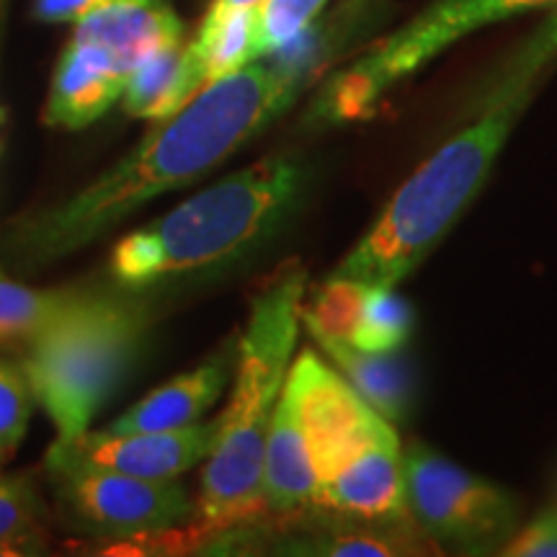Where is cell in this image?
<instances>
[{"instance_id": "6da1fadb", "label": "cell", "mask_w": 557, "mask_h": 557, "mask_svg": "<svg viewBox=\"0 0 557 557\" xmlns=\"http://www.w3.org/2000/svg\"><path fill=\"white\" fill-rule=\"evenodd\" d=\"M299 90L269 60L248 62L209 83L99 178L60 205L21 220L5 238V248L26 267H41L86 248L148 201L184 189L225 163L282 116Z\"/></svg>"}, {"instance_id": "7a4b0ae2", "label": "cell", "mask_w": 557, "mask_h": 557, "mask_svg": "<svg viewBox=\"0 0 557 557\" xmlns=\"http://www.w3.org/2000/svg\"><path fill=\"white\" fill-rule=\"evenodd\" d=\"M302 269L282 271L250 305L233 369V393L220 416V434L201 472V493L189 545L269 521L263 498V465L271 423L292 367L305 302Z\"/></svg>"}, {"instance_id": "3957f363", "label": "cell", "mask_w": 557, "mask_h": 557, "mask_svg": "<svg viewBox=\"0 0 557 557\" xmlns=\"http://www.w3.org/2000/svg\"><path fill=\"white\" fill-rule=\"evenodd\" d=\"M308 169L274 156L218 181L111 250V274L127 289L189 282L250 259L287 225Z\"/></svg>"}, {"instance_id": "277c9868", "label": "cell", "mask_w": 557, "mask_h": 557, "mask_svg": "<svg viewBox=\"0 0 557 557\" xmlns=\"http://www.w3.org/2000/svg\"><path fill=\"white\" fill-rule=\"evenodd\" d=\"M534 94L480 109L387 201L331 276L398 289L480 197Z\"/></svg>"}, {"instance_id": "5b68a950", "label": "cell", "mask_w": 557, "mask_h": 557, "mask_svg": "<svg viewBox=\"0 0 557 557\" xmlns=\"http://www.w3.org/2000/svg\"><path fill=\"white\" fill-rule=\"evenodd\" d=\"M150 310L143 299L86 292V297L26 344L21 369L50 416L58 444L90 429L143 348Z\"/></svg>"}, {"instance_id": "8992f818", "label": "cell", "mask_w": 557, "mask_h": 557, "mask_svg": "<svg viewBox=\"0 0 557 557\" xmlns=\"http://www.w3.org/2000/svg\"><path fill=\"white\" fill-rule=\"evenodd\" d=\"M555 0H434L367 54L325 83L305 122L315 127L364 120L395 86L416 75L459 39Z\"/></svg>"}, {"instance_id": "52a82bcc", "label": "cell", "mask_w": 557, "mask_h": 557, "mask_svg": "<svg viewBox=\"0 0 557 557\" xmlns=\"http://www.w3.org/2000/svg\"><path fill=\"white\" fill-rule=\"evenodd\" d=\"M47 483L70 527L101 540L163 537L194 519V500L176 480H145L50 447Z\"/></svg>"}, {"instance_id": "ba28073f", "label": "cell", "mask_w": 557, "mask_h": 557, "mask_svg": "<svg viewBox=\"0 0 557 557\" xmlns=\"http://www.w3.org/2000/svg\"><path fill=\"white\" fill-rule=\"evenodd\" d=\"M406 483L410 513L436 547L498 555L519 529V500L506 487L472 475L423 442L406 447Z\"/></svg>"}, {"instance_id": "9c48e42d", "label": "cell", "mask_w": 557, "mask_h": 557, "mask_svg": "<svg viewBox=\"0 0 557 557\" xmlns=\"http://www.w3.org/2000/svg\"><path fill=\"white\" fill-rule=\"evenodd\" d=\"M310 336H329L364 351H398L413 331V310L398 292L357 278L329 276L302 302Z\"/></svg>"}, {"instance_id": "30bf717a", "label": "cell", "mask_w": 557, "mask_h": 557, "mask_svg": "<svg viewBox=\"0 0 557 557\" xmlns=\"http://www.w3.org/2000/svg\"><path fill=\"white\" fill-rule=\"evenodd\" d=\"M220 434L218 421L191 423L169 431H137V434H114V431H86L67 444L54 442L52 447L101 465V468L124 472L145 480H176L214 449Z\"/></svg>"}, {"instance_id": "8fae6325", "label": "cell", "mask_w": 557, "mask_h": 557, "mask_svg": "<svg viewBox=\"0 0 557 557\" xmlns=\"http://www.w3.org/2000/svg\"><path fill=\"white\" fill-rule=\"evenodd\" d=\"M127 81L114 54L94 41L70 39L54 70L45 122L65 129L88 127L122 99Z\"/></svg>"}, {"instance_id": "7c38bea8", "label": "cell", "mask_w": 557, "mask_h": 557, "mask_svg": "<svg viewBox=\"0 0 557 557\" xmlns=\"http://www.w3.org/2000/svg\"><path fill=\"white\" fill-rule=\"evenodd\" d=\"M184 21L171 5L158 0H139V3L111 5L75 21L73 39L103 47L132 75V70L152 52L184 41Z\"/></svg>"}, {"instance_id": "4fadbf2b", "label": "cell", "mask_w": 557, "mask_h": 557, "mask_svg": "<svg viewBox=\"0 0 557 557\" xmlns=\"http://www.w3.org/2000/svg\"><path fill=\"white\" fill-rule=\"evenodd\" d=\"M235 354L209 359L191 372L178 374L163 387L152 389L143 400L122 413L107 431L137 434V431H169L199 423L214 403L220 400L227 380L233 377Z\"/></svg>"}, {"instance_id": "5bb4252c", "label": "cell", "mask_w": 557, "mask_h": 557, "mask_svg": "<svg viewBox=\"0 0 557 557\" xmlns=\"http://www.w3.org/2000/svg\"><path fill=\"white\" fill-rule=\"evenodd\" d=\"M357 395L389 423L406 421L413 403V374L395 351H364L346 341L312 336Z\"/></svg>"}, {"instance_id": "9a60e30c", "label": "cell", "mask_w": 557, "mask_h": 557, "mask_svg": "<svg viewBox=\"0 0 557 557\" xmlns=\"http://www.w3.org/2000/svg\"><path fill=\"white\" fill-rule=\"evenodd\" d=\"M201 88L205 83L191 67L186 45L178 41V45L152 52L148 60L132 70L122 99L132 116L160 122L184 109Z\"/></svg>"}, {"instance_id": "2e32d148", "label": "cell", "mask_w": 557, "mask_h": 557, "mask_svg": "<svg viewBox=\"0 0 557 557\" xmlns=\"http://www.w3.org/2000/svg\"><path fill=\"white\" fill-rule=\"evenodd\" d=\"M86 289H34L0 267V344H29L67 315Z\"/></svg>"}, {"instance_id": "e0dca14e", "label": "cell", "mask_w": 557, "mask_h": 557, "mask_svg": "<svg viewBox=\"0 0 557 557\" xmlns=\"http://www.w3.org/2000/svg\"><path fill=\"white\" fill-rule=\"evenodd\" d=\"M557 60V0L549 5V13L540 21L537 29L521 41V45L508 54L498 73L491 75L485 83L483 96L478 107L487 109L500 101H511L517 96L534 94V83L545 70Z\"/></svg>"}, {"instance_id": "ac0fdd59", "label": "cell", "mask_w": 557, "mask_h": 557, "mask_svg": "<svg viewBox=\"0 0 557 557\" xmlns=\"http://www.w3.org/2000/svg\"><path fill=\"white\" fill-rule=\"evenodd\" d=\"M45 506L29 475H0V555H34L45 547Z\"/></svg>"}, {"instance_id": "d6986e66", "label": "cell", "mask_w": 557, "mask_h": 557, "mask_svg": "<svg viewBox=\"0 0 557 557\" xmlns=\"http://www.w3.org/2000/svg\"><path fill=\"white\" fill-rule=\"evenodd\" d=\"M34 389L16 361L0 357V465L21 447L29 431Z\"/></svg>"}, {"instance_id": "ffe728a7", "label": "cell", "mask_w": 557, "mask_h": 557, "mask_svg": "<svg viewBox=\"0 0 557 557\" xmlns=\"http://www.w3.org/2000/svg\"><path fill=\"white\" fill-rule=\"evenodd\" d=\"M329 0H263L256 34V60L276 52L320 16Z\"/></svg>"}, {"instance_id": "44dd1931", "label": "cell", "mask_w": 557, "mask_h": 557, "mask_svg": "<svg viewBox=\"0 0 557 557\" xmlns=\"http://www.w3.org/2000/svg\"><path fill=\"white\" fill-rule=\"evenodd\" d=\"M500 557H557V506H547L537 519L519 527L500 547Z\"/></svg>"}, {"instance_id": "7402d4cb", "label": "cell", "mask_w": 557, "mask_h": 557, "mask_svg": "<svg viewBox=\"0 0 557 557\" xmlns=\"http://www.w3.org/2000/svg\"><path fill=\"white\" fill-rule=\"evenodd\" d=\"M122 3H139V0H34L32 13L45 24H75L90 13Z\"/></svg>"}, {"instance_id": "603a6c76", "label": "cell", "mask_w": 557, "mask_h": 557, "mask_svg": "<svg viewBox=\"0 0 557 557\" xmlns=\"http://www.w3.org/2000/svg\"><path fill=\"white\" fill-rule=\"evenodd\" d=\"M263 0H212V5L207 9V16H225L233 11H246V9H261Z\"/></svg>"}, {"instance_id": "cb8c5ba5", "label": "cell", "mask_w": 557, "mask_h": 557, "mask_svg": "<svg viewBox=\"0 0 557 557\" xmlns=\"http://www.w3.org/2000/svg\"><path fill=\"white\" fill-rule=\"evenodd\" d=\"M5 9H9V0H0V26H3V16H5Z\"/></svg>"}, {"instance_id": "d4e9b609", "label": "cell", "mask_w": 557, "mask_h": 557, "mask_svg": "<svg viewBox=\"0 0 557 557\" xmlns=\"http://www.w3.org/2000/svg\"><path fill=\"white\" fill-rule=\"evenodd\" d=\"M3 120H5V114H3V109H0V124H3Z\"/></svg>"}, {"instance_id": "484cf974", "label": "cell", "mask_w": 557, "mask_h": 557, "mask_svg": "<svg viewBox=\"0 0 557 557\" xmlns=\"http://www.w3.org/2000/svg\"><path fill=\"white\" fill-rule=\"evenodd\" d=\"M555 506H557V493H555Z\"/></svg>"}]
</instances>
